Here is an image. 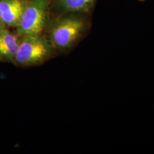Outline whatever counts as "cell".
I'll return each instance as SVG.
<instances>
[{
  "mask_svg": "<svg viewBox=\"0 0 154 154\" xmlns=\"http://www.w3.org/2000/svg\"><path fill=\"white\" fill-rule=\"evenodd\" d=\"M48 2L33 0L25 5L17 33L20 37L41 35L47 24Z\"/></svg>",
  "mask_w": 154,
  "mask_h": 154,
  "instance_id": "obj_3",
  "label": "cell"
},
{
  "mask_svg": "<svg viewBox=\"0 0 154 154\" xmlns=\"http://www.w3.org/2000/svg\"><path fill=\"white\" fill-rule=\"evenodd\" d=\"M21 39L5 28L0 29V62L13 64Z\"/></svg>",
  "mask_w": 154,
  "mask_h": 154,
  "instance_id": "obj_4",
  "label": "cell"
},
{
  "mask_svg": "<svg viewBox=\"0 0 154 154\" xmlns=\"http://www.w3.org/2000/svg\"><path fill=\"white\" fill-rule=\"evenodd\" d=\"M4 28H5L4 27V22L2 21L1 14V12H0V29Z\"/></svg>",
  "mask_w": 154,
  "mask_h": 154,
  "instance_id": "obj_7",
  "label": "cell"
},
{
  "mask_svg": "<svg viewBox=\"0 0 154 154\" xmlns=\"http://www.w3.org/2000/svg\"><path fill=\"white\" fill-rule=\"evenodd\" d=\"M95 0H60L62 7L70 11H84L89 10Z\"/></svg>",
  "mask_w": 154,
  "mask_h": 154,
  "instance_id": "obj_6",
  "label": "cell"
},
{
  "mask_svg": "<svg viewBox=\"0 0 154 154\" xmlns=\"http://www.w3.org/2000/svg\"><path fill=\"white\" fill-rule=\"evenodd\" d=\"M54 49L41 35L21 37V42L13 65L20 67L39 66L53 56Z\"/></svg>",
  "mask_w": 154,
  "mask_h": 154,
  "instance_id": "obj_2",
  "label": "cell"
},
{
  "mask_svg": "<svg viewBox=\"0 0 154 154\" xmlns=\"http://www.w3.org/2000/svg\"><path fill=\"white\" fill-rule=\"evenodd\" d=\"M25 5L22 0H0V12L4 24L17 28Z\"/></svg>",
  "mask_w": 154,
  "mask_h": 154,
  "instance_id": "obj_5",
  "label": "cell"
},
{
  "mask_svg": "<svg viewBox=\"0 0 154 154\" xmlns=\"http://www.w3.org/2000/svg\"><path fill=\"white\" fill-rule=\"evenodd\" d=\"M85 29L86 24L82 19L75 16L62 17L52 24L47 40L54 49L66 51L82 37Z\"/></svg>",
  "mask_w": 154,
  "mask_h": 154,
  "instance_id": "obj_1",
  "label": "cell"
}]
</instances>
